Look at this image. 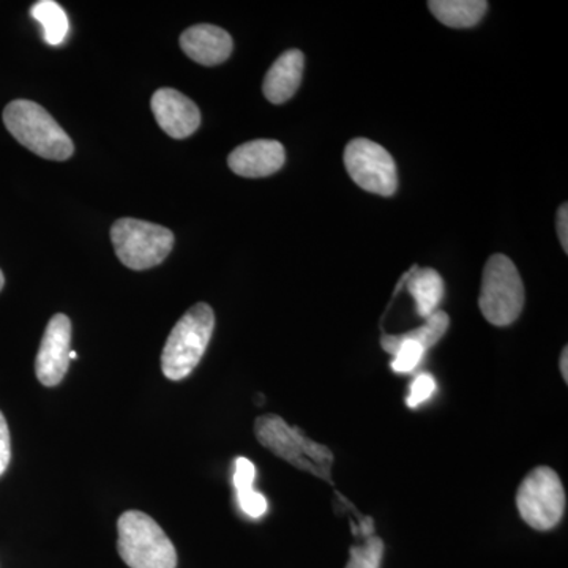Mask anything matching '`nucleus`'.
I'll use <instances>...</instances> for the list:
<instances>
[{
    "instance_id": "7ed1b4c3",
    "label": "nucleus",
    "mask_w": 568,
    "mask_h": 568,
    "mask_svg": "<svg viewBox=\"0 0 568 568\" xmlns=\"http://www.w3.org/2000/svg\"><path fill=\"white\" fill-rule=\"evenodd\" d=\"M215 315L211 305L196 304L174 325L162 354L163 375L171 381L185 379L200 365L211 343Z\"/></svg>"
},
{
    "instance_id": "6ab92c4d",
    "label": "nucleus",
    "mask_w": 568,
    "mask_h": 568,
    "mask_svg": "<svg viewBox=\"0 0 568 568\" xmlns=\"http://www.w3.org/2000/svg\"><path fill=\"white\" fill-rule=\"evenodd\" d=\"M384 558L383 538L372 536L366 538L361 547L351 548L346 568H381Z\"/></svg>"
},
{
    "instance_id": "4468645a",
    "label": "nucleus",
    "mask_w": 568,
    "mask_h": 568,
    "mask_svg": "<svg viewBox=\"0 0 568 568\" xmlns=\"http://www.w3.org/2000/svg\"><path fill=\"white\" fill-rule=\"evenodd\" d=\"M429 10L447 28H474L488 10L485 0H429Z\"/></svg>"
},
{
    "instance_id": "5701e85b",
    "label": "nucleus",
    "mask_w": 568,
    "mask_h": 568,
    "mask_svg": "<svg viewBox=\"0 0 568 568\" xmlns=\"http://www.w3.org/2000/svg\"><path fill=\"white\" fill-rule=\"evenodd\" d=\"M560 245L564 252L568 253V205L562 204L558 211V220H556Z\"/></svg>"
},
{
    "instance_id": "9d476101",
    "label": "nucleus",
    "mask_w": 568,
    "mask_h": 568,
    "mask_svg": "<svg viewBox=\"0 0 568 568\" xmlns=\"http://www.w3.org/2000/svg\"><path fill=\"white\" fill-rule=\"evenodd\" d=\"M151 104L155 121L171 138L183 140L200 129L201 112L183 93L174 89H160L153 93Z\"/></svg>"
},
{
    "instance_id": "20e7f679",
    "label": "nucleus",
    "mask_w": 568,
    "mask_h": 568,
    "mask_svg": "<svg viewBox=\"0 0 568 568\" xmlns=\"http://www.w3.org/2000/svg\"><path fill=\"white\" fill-rule=\"evenodd\" d=\"M118 549L130 568H175L178 551L155 519L129 510L118 521Z\"/></svg>"
},
{
    "instance_id": "dca6fc26",
    "label": "nucleus",
    "mask_w": 568,
    "mask_h": 568,
    "mask_svg": "<svg viewBox=\"0 0 568 568\" xmlns=\"http://www.w3.org/2000/svg\"><path fill=\"white\" fill-rule=\"evenodd\" d=\"M256 467L248 458H237L234 465V488L242 511L250 518H263L268 510L267 499L261 493L254 491Z\"/></svg>"
},
{
    "instance_id": "f03ea898",
    "label": "nucleus",
    "mask_w": 568,
    "mask_h": 568,
    "mask_svg": "<svg viewBox=\"0 0 568 568\" xmlns=\"http://www.w3.org/2000/svg\"><path fill=\"white\" fill-rule=\"evenodd\" d=\"M7 130L41 159L65 162L74 152L73 141L54 118L31 100H14L3 111Z\"/></svg>"
},
{
    "instance_id": "ddd939ff",
    "label": "nucleus",
    "mask_w": 568,
    "mask_h": 568,
    "mask_svg": "<svg viewBox=\"0 0 568 568\" xmlns=\"http://www.w3.org/2000/svg\"><path fill=\"white\" fill-rule=\"evenodd\" d=\"M304 67L305 55L302 51L290 50L280 55L265 74L263 84L265 99L274 104H283L293 99L294 93L301 88Z\"/></svg>"
},
{
    "instance_id": "f3484780",
    "label": "nucleus",
    "mask_w": 568,
    "mask_h": 568,
    "mask_svg": "<svg viewBox=\"0 0 568 568\" xmlns=\"http://www.w3.org/2000/svg\"><path fill=\"white\" fill-rule=\"evenodd\" d=\"M448 325H450V317H448L446 312L437 310L432 316L426 317V323L422 327L414 328V331L402 335H383L381 346H383L386 353L392 355L405 342H416L418 345L424 346L425 351H428L429 347L435 346L446 335Z\"/></svg>"
},
{
    "instance_id": "393cba45",
    "label": "nucleus",
    "mask_w": 568,
    "mask_h": 568,
    "mask_svg": "<svg viewBox=\"0 0 568 568\" xmlns=\"http://www.w3.org/2000/svg\"><path fill=\"white\" fill-rule=\"evenodd\" d=\"M3 284H6V278H3L2 271H0V291L3 290Z\"/></svg>"
},
{
    "instance_id": "39448f33",
    "label": "nucleus",
    "mask_w": 568,
    "mask_h": 568,
    "mask_svg": "<svg viewBox=\"0 0 568 568\" xmlns=\"http://www.w3.org/2000/svg\"><path fill=\"white\" fill-rule=\"evenodd\" d=\"M526 293L517 265L506 254H493L481 276V315L496 327L514 324L525 308Z\"/></svg>"
},
{
    "instance_id": "a878e982",
    "label": "nucleus",
    "mask_w": 568,
    "mask_h": 568,
    "mask_svg": "<svg viewBox=\"0 0 568 568\" xmlns=\"http://www.w3.org/2000/svg\"><path fill=\"white\" fill-rule=\"evenodd\" d=\"M69 358L70 361H74V358H78V354L74 353V351H70Z\"/></svg>"
},
{
    "instance_id": "a211bd4d",
    "label": "nucleus",
    "mask_w": 568,
    "mask_h": 568,
    "mask_svg": "<svg viewBox=\"0 0 568 568\" xmlns=\"http://www.w3.org/2000/svg\"><path fill=\"white\" fill-rule=\"evenodd\" d=\"M33 20L43 28V39L50 47H59L65 41L70 31L65 10L54 0H40L32 7Z\"/></svg>"
},
{
    "instance_id": "423d86ee",
    "label": "nucleus",
    "mask_w": 568,
    "mask_h": 568,
    "mask_svg": "<svg viewBox=\"0 0 568 568\" xmlns=\"http://www.w3.org/2000/svg\"><path fill=\"white\" fill-rule=\"evenodd\" d=\"M111 241L123 265L148 271L166 260L174 246V234L160 224L122 219L112 224Z\"/></svg>"
},
{
    "instance_id": "6e6552de",
    "label": "nucleus",
    "mask_w": 568,
    "mask_h": 568,
    "mask_svg": "<svg viewBox=\"0 0 568 568\" xmlns=\"http://www.w3.org/2000/svg\"><path fill=\"white\" fill-rule=\"evenodd\" d=\"M347 174L362 190L379 196H392L398 189V173L394 156L365 138L353 140L345 149Z\"/></svg>"
},
{
    "instance_id": "1a4fd4ad",
    "label": "nucleus",
    "mask_w": 568,
    "mask_h": 568,
    "mask_svg": "<svg viewBox=\"0 0 568 568\" xmlns=\"http://www.w3.org/2000/svg\"><path fill=\"white\" fill-rule=\"evenodd\" d=\"M71 323L67 315L52 316L44 331L39 354H37V379L44 387H55L62 383L70 365Z\"/></svg>"
},
{
    "instance_id": "2eb2a0df",
    "label": "nucleus",
    "mask_w": 568,
    "mask_h": 568,
    "mask_svg": "<svg viewBox=\"0 0 568 568\" xmlns=\"http://www.w3.org/2000/svg\"><path fill=\"white\" fill-rule=\"evenodd\" d=\"M407 291L416 301L418 316L429 317L437 312L444 297V280L435 268L414 267L407 278Z\"/></svg>"
},
{
    "instance_id": "0eeeda50",
    "label": "nucleus",
    "mask_w": 568,
    "mask_h": 568,
    "mask_svg": "<svg viewBox=\"0 0 568 568\" xmlns=\"http://www.w3.org/2000/svg\"><path fill=\"white\" fill-rule=\"evenodd\" d=\"M567 496L555 469L538 466L523 478L517 493L519 517L536 530L555 529L566 514Z\"/></svg>"
},
{
    "instance_id": "4be33fe9",
    "label": "nucleus",
    "mask_w": 568,
    "mask_h": 568,
    "mask_svg": "<svg viewBox=\"0 0 568 568\" xmlns=\"http://www.w3.org/2000/svg\"><path fill=\"white\" fill-rule=\"evenodd\" d=\"M11 459V440L10 429L7 425L6 417L0 413V477L6 474L7 467L10 465Z\"/></svg>"
},
{
    "instance_id": "f8f14e48",
    "label": "nucleus",
    "mask_w": 568,
    "mask_h": 568,
    "mask_svg": "<svg viewBox=\"0 0 568 568\" xmlns=\"http://www.w3.org/2000/svg\"><path fill=\"white\" fill-rule=\"evenodd\" d=\"M181 48L192 61L215 67L230 59L234 43L224 29L212 24H197L182 33Z\"/></svg>"
},
{
    "instance_id": "b1692460",
    "label": "nucleus",
    "mask_w": 568,
    "mask_h": 568,
    "mask_svg": "<svg viewBox=\"0 0 568 568\" xmlns=\"http://www.w3.org/2000/svg\"><path fill=\"white\" fill-rule=\"evenodd\" d=\"M560 373H562L564 381L568 383V349L567 346L564 347L562 354H560L559 362Z\"/></svg>"
},
{
    "instance_id": "412c9836",
    "label": "nucleus",
    "mask_w": 568,
    "mask_h": 568,
    "mask_svg": "<svg viewBox=\"0 0 568 568\" xmlns=\"http://www.w3.org/2000/svg\"><path fill=\"white\" fill-rule=\"evenodd\" d=\"M436 392V381L435 377L428 375V373H424V375L417 376L414 379L413 386H410V394L407 396V406L417 407L425 403L426 399L432 398L433 394Z\"/></svg>"
},
{
    "instance_id": "aec40b11",
    "label": "nucleus",
    "mask_w": 568,
    "mask_h": 568,
    "mask_svg": "<svg viewBox=\"0 0 568 568\" xmlns=\"http://www.w3.org/2000/svg\"><path fill=\"white\" fill-rule=\"evenodd\" d=\"M425 347L418 345L416 342H405L398 346L394 354V361H392V369L399 375H406V373L414 372L420 364L422 358L425 357Z\"/></svg>"
},
{
    "instance_id": "f257e3e1",
    "label": "nucleus",
    "mask_w": 568,
    "mask_h": 568,
    "mask_svg": "<svg viewBox=\"0 0 568 568\" xmlns=\"http://www.w3.org/2000/svg\"><path fill=\"white\" fill-rule=\"evenodd\" d=\"M254 435L261 446L271 450L276 457L334 485L332 466L335 457L331 448L310 439L297 426L287 425L275 414H267V416L257 417L254 422Z\"/></svg>"
},
{
    "instance_id": "9b49d317",
    "label": "nucleus",
    "mask_w": 568,
    "mask_h": 568,
    "mask_svg": "<svg viewBox=\"0 0 568 568\" xmlns=\"http://www.w3.org/2000/svg\"><path fill=\"white\" fill-rule=\"evenodd\" d=\"M286 162L282 142L256 140L245 142L231 152L227 164L231 171L242 178L260 179L275 174Z\"/></svg>"
}]
</instances>
